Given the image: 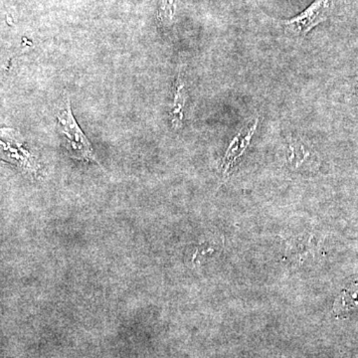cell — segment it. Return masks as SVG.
<instances>
[{
	"label": "cell",
	"instance_id": "3957f363",
	"mask_svg": "<svg viewBox=\"0 0 358 358\" xmlns=\"http://www.w3.org/2000/svg\"><path fill=\"white\" fill-rule=\"evenodd\" d=\"M1 152L3 159L17 164L22 169L35 173L31 155L23 148L20 134L15 129H1Z\"/></svg>",
	"mask_w": 358,
	"mask_h": 358
},
{
	"label": "cell",
	"instance_id": "5b68a950",
	"mask_svg": "<svg viewBox=\"0 0 358 358\" xmlns=\"http://www.w3.org/2000/svg\"><path fill=\"white\" fill-rule=\"evenodd\" d=\"M186 101V92L185 84L182 82L181 75L178 74L176 84V96H174V103L173 113H171V124L174 129L180 128L182 122V109Z\"/></svg>",
	"mask_w": 358,
	"mask_h": 358
},
{
	"label": "cell",
	"instance_id": "8992f818",
	"mask_svg": "<svg viewBox=\"0 0 358 358\" xmlns=\"http://www.w3.org/2000/svg\"><path fill=\"white\" fill-rule=\"evenodd\" d=\"M358 307V282L345 289L336 301L334 310L339 313H348Z\"/></svg>",
	"mask_w": 358,
	"mask_h": 358
},
{
	"label": "cell",
	"instance_id": "7a4b0ae2",
	"mask_svg": "<svg viewBox=\"0 0 358 358\" xmlns=\"http://www.w3.org/2000/svg\"><path fill=\"white\" fill-rule=\"evenodd\" d=\"M333 0H317L296 17L282 20L280 23L285 32L291 36H307L313 28L327 20L333 8Z\"/></svg>",
	"mask_w": 358,
	"mask_h": 358
},
{
	"label": "cell",
	"instance_id": "52a82bcc",
	"mask_svg": "<svg viewBox=\"0 0 358 358\" xmlns=\"http://www.w3.org/2000/svg\"><path fill=\"white\" fill-rule=\"evenodd\" d=\"M179 1L180 0H157V18L164 27L173 24Z\"/></svg>",
	"mask_w": 358,
	"mask_h": 358
},
{
	"label": "cell",
	"instance_id": "6da1fadb",
	"mask_svg": "<svg viewBox=\"0 0 358 358\" xmlns=\"http://www.w3.org/2000/svg\"><path fill=\"white\" fill-rule=\"evenodd\" d=\"M57 122L59 131L63 136L66 150L70 157L75 159L93 162L100 164L94 154L91 143L72 114L68 96L65 98L64 107L57 114Z\"/></svg>",
	"mask_w": 358,
	"mask_h": 358
},
{
	"label": "cell",
	"instance_id": "277c9868",
	"mask_svg": "<svg viewBox=\"0 0 358 358\" xmlns=\"http://www.w3.org/2000/svg\"><path fill=\"white\" fill-rule=\"evenodd\" d=\"M258 124V117L249 120L231 141L222 162L224 176H228L234 169L237 162L243 157L245 150L249 147L252 138L255 134Z\"/></svg>",
	"mask_w": 358,
	"mask_h": 358
}]
</instances>
